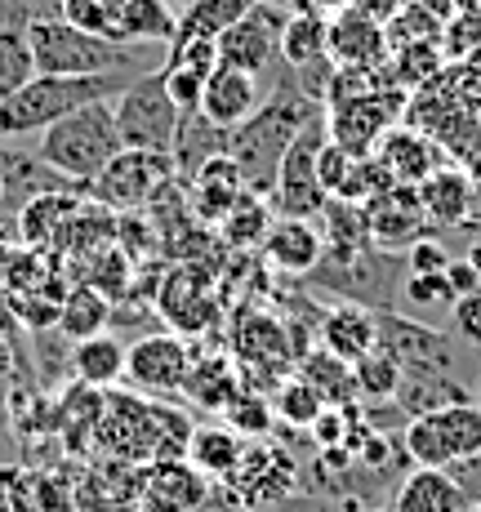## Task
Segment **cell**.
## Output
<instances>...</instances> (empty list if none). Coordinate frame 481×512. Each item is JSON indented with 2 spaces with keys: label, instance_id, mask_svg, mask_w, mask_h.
<instances>
[{
  "label": "cell",
  "instance_id": "14",
  "mask_svg": "<svg viewBox=\"0 0 481 512\" xmlns=\"http://www.w3.org/2000/svg\"><path fill=\"white\" fill-rule=\"evenodd\" d=\"M392 54L384 18L348 5L330 18V58L335 67H384Z\"/></svg>",
  "mask_w": 481,
  "mask_h": 512
},
{
  "label": "cell",
  "instance_id": "29",
  "mask_svg": "<svg viewBox=\"0 0 481 512\" xmlns=\"http://www.w3.org/2000/svg\"><path fill=\"white\" fill-rule=\"evenodd\" d=\"M103 330H112V299L103 290H94V285H76L63 299V312H58V334L81 343Z\"/></svg>",
  "mask_w": 481,
  "mask_h": 512
},
{
  "label": "cell",
  "instance_id": "16",
  "mask_svg": "<svg viewBox=\"0 0 481 512\" xmlns=\"http://www.w3.org/2000/svg\"><path fill=\"white\" fill-rule=\"evenodd\" d=\"M156 317L165 321L174 334L192 339V334H205L214 321V299H210V281L196 277L192 268H174L165 277L161 294H156Z\"/></svg>",
  "mask_w": 481,
  "mask_h": 512
},
{
  "label": "cell",
  "instance_id": "48",
  "mask_svg": "<svg viewBox=\"0 0 481 512\" xmlns=\"http://www.w3.org/2000/svg\"><path fill=\"white\" fill-rule=\"evenodd\" d=\"M446 281H450V290H455V299H464V294H477L481 290V281H477V272H473V263H468V259H450Z\"/></svg>",
  "mask_w": 481,
  "mask_h": 512
},
{
  "label": "cell",
  "instance_id": "15",
  "mask_svg": "<svg viewBox=\"0 0 481 512\" xmlns=\"http://www.w3.org/2000/svg\"><path fill=\"white\" fill-rule=\"evenodd\" d=\"M268 98L263 81L254 72H241V67H228L219 63L205 81V94H201V116L223 130H237L241 121H250L259 112V103Z\"/></svg>",
  "mask_w": 481,
  "mask_h": 512
},
{
  "label": "cell",
  "instance_id": "50",
  "mask_svg": "<svg viewBox=\"0 0 481 512\" xmlns=\"http://www.w3.org/2000/svg\"><path fill=\"white\" fill-rule=\"evenodd\" d=\"M419 9H428V14L437 18V23H450V18L459 14V9H468L473 5V0H415Z\"/></svg>",
  "mask_w": 481,
  "mask_h": 512
},
{
  "label": "cell",
  "instance_id": "33",
  "mask_svg": "<svg viewBox=\"0 0 481 512\" xmlns=\"http://www.w3.org/2000/svg\"><path fill=\"white\" fill-rule=\"evenodd\" d=\"M326 392L317 388L312 379H303V374H294L277 388V397H272V415L281 423H290V428H312L321 415H326Z\"/></svg>",
  "mask_w": 481,
  "mask_h": 512
},
{
  "label": "cell",
  "instance_id": "37",
  "mask_svg": "<svg viewBox=\"0 0 481 512\" xmlns=\"http://www.w3.org/2000/svg\"><path fill=\"white\" fill-rule=\"evenodd\" d=\"M36 76V58H32V41L27 32H14V27H0V103L14 98L27 81Z\"/></svg>",
  "mask_w": 481,
  "mask_h": 512
},
{
  "label": "cell",
  "instance_id": "6",
  "mask_svg": "<svg viewBox=\"0 0 481 512\" xmlns=\"http://www.w3.org/2000/svg\"><path fill=\"white\" fill-rule=\"evenodd\" d=\"M401 446L415 468H455L481 455V401H455L410 419Z\"/></svg>",
  "mask_w": 481,
  "mask_h": 512
},
{
  "label": "cell",
  "instance_id": "27",
  "mask_svg": "<svg viewBox=\"0 0 481 512\" xmlns=\"http://www.w3.org/2000/svg\"><path fill=\"white\" fill-rule=\"evenodd\" d=\"M281 63H286L290 72L335 63V58H330V18L290 14L286 32H281Z\"/></svg>",
  "mask_w": 481,
  "mask_h": 512
},
{
  "label": "cell",
  "instance_id": "54",
  "mask_svg": "<svg viewBox=\"0 0 481 512\" xmlns=\"http://www.w3.org/2000/svg\"><path fill=\"white\" fill-rule=\"evenodd\" d=\"M165 5H170V9H174V14H183V9H192V5H196V0H165Z\"/></svg>",
  "mask_w": 481,
  "mask_h": 512
},
{
  "label": "cell",
  "instance_id": "45",
  "mask_svg": "<svg viewBox=\"0 0 481 512\" xmlns=\"http://www.w3.org/2000/svg\"><path fill=\"white\" fill-rule=\"evenodd\" d=\"M401 263H406V272H446L450 268V250L437 241V232H428V236H419L406 254H401Z\"/></svg>",
  "mask_w": 481,
  "mask_h": 512
},
{
  "label": "cell",
  "instance_id": "1",
  "mask_svg": "<svg viewBox=\"0 0 481 512\" xmlns=\"http://www.w3.org/2000/svg\"><path fill=\"white\" fill-rule=\"evenodd\" d=\"M326 112V103H317L312 94H303V85L294 81V72L286 63H277V81H272L268 98L259 103V112L250 121H241L232 130L228 156L241 165L245 187L259 196H272V183H277L281 156L290 152V143L299 139V130L308 121Z\"/></svg>",
  "mask_w": 481,
  "mask_h": 512
},
{
  "label": "cell",
  "instance_id": "19",
  "mask_svg": "<svg viewBox=\"0 0 481 512\" xmlns=\"http://www.w3.org/2000/svg\"><path fill=\"white\" fill-rule=\"evenodd\" d=\"M85 201H90V196H85L81 187H63V192L32 196V201L14 214L18 245H27V250H45V245H54L67 223L85 210Z\"/></svg>",
  "mask_w": 481,
  "mask_h": 512
},
{
  "label": "cell",
  "instance_id": "44",
  "mask_svg": "<svg viewBox=\"0 0 481 512\" xmlns=\"http://www.w3.org/2000/svg\"><path fill=\"white\" fill-rule=\"evenodd\" d=\"M352 161H357V156L343 152L335 139H326V147H321V156H317V179H321V187H326V196H339V187H343V179H348Z\"/></svg>",
  "mask_w": 481,
  "mask_h": 512
},
{
  "label": "cell",
  "instance_id": "47",
  "mask_svg": "<svg viewBox=\"0 0 481 512\" xmlns=\"http://www.w3.org/2000/svg\"><path fill=\"white\" fill-rule=\"evenodd\" d=\"M446 161H450V165H459V170H464L468 179L481 187V121H477L459 143H450V147H446Z\"/></svg>",
  "mask_w": 481,
  "mask_h": 512
},
{
  "label": "cell",
  "instance_id": "7",
  "mask_svg": "<svg viewBox=\"0 0 481 512\" xmlns=\"http://www.w3.org/2000/svg\"><path fill=\"white\" fill-rule=\"evenodd\" d=\"M116 130H121L125 147L174 156V143H179V130H183V112L170 98V90H165L161 67L134 76V81L116 94Z\"/></svg>",
  "mask_w": 481,
  "mask_h": 512
},
{
  "label": "cell",
  "instance_id": "11",
  "mask_svg": "<svg viewBox=\"0 0 481 512\" xmlns=\"http://www.w3.org/2000/svg\"><path fill=\"white\" fill-rule=\"evenodd\" d=\"M294 9L286 0H254L250 14L237 18L228 32L219 36V63L254 72L263 81L268 72H277L281 63V32H286Z\"/></svg>",
  "mask_w": 481,
  "mask_h": 512
},
{
  "label": "cell",
  "instance_id": "4",
  "mask_svg": "<svg viewBox=\"0 0 481 512\" xmlns=\"http://www.w3.org/2000/svg\"><path fill=\"white\" fill-rule=\"evenodd\" d=\"M116 152H125L121 130H116V98H103V103H90L81 112L63 116L36 143V156L76 187L90 183Z\"/></svg>",
  "mask_w": 481,
  "mask_h": 512
},
{
  "label": "cell",
  "instance_id": "5",
  "mask_svg": "<svg viewBox=\"0 0 481 512\" xmlns=\"http://www.w3.org/2000/svg\"><path fill=\"white\" fill-rule=\"evenodd\" d=\"M63 18L116 45H170L179 27L165 0H63Z\"/></svg>",
  "mask_w": 481,
  "mask_h": 512
},
{
  "label": "cell",
  "instance_id": "31",
  "mask_svg": "<svg viewBox=\"0 0 481 512\" xmlns=\"http://www.w3.org/2000/svg\"><path fill=\"white\" fill-rule=\"evenodd\" d=\"M237 392V374L223 357H196L188 383H183V397H192L201 410H219V415L237 401Z\"/></svg>",
  "mask_w": 481,
  "mask_h": 512
},
{
  "label": "cell",
  "instance_id": "26",
  "mask_svg": "<svg viewBox=\"0 0 481 512\" xmlns=\"http://www.w3.org/2000/svg\"><path fill=\"white\" fill-rule=\"evenodd\" d=\"M188 464L205 477H237L245 464V441L232 423H196L188 437Z\"/></svg>",
  "mask_w": 481,
  "mask_h": 512
},
{
  "label": "cell",
  "instance_id": "36",
  "mask_svg": "<svg viewBox=\"0 0 481 512\" xmlns=\"http://www.w3.org/2000/svg\"><path fill=\"white\" fill-rule=\"evenodd\" d=\"M250 5L254 0H196L192 9L179 14V27H174V32H192V36H210V41H219L237 18L250 14Z\"/></svg>",
  "mask_w": 481,
  "mask_h": 512
},
{
  "label": "cell",
  "instance_id": "24",
  "mask_svg": "<svg viewBox=\"0 0 481 512\" xmlns=\"http://www.w3.org/2000/svg\"><path fill=\"white\" fill-rule=\"evenodd\" d=\"M125 361H130V343L121 334L103 330L94 339H81L72 348V374L85 383L90 392H107L125 379Z\"/></svg>",
  "mask_w": 481,
  "mask_h": 512
},
{
  "label": "cell",
  "instance_id": "3",
  "mask_svg": "<svg viewBox=\"0 0 481 512\" xmlns=\"http://www.w3.org/2000/svg\"><path fill=\"white\" fill-rule=\"evenodd\" d=\"M130 81H134L130 72H107V76H45V72H36L14 98L0 103V143L45 134L49 125H58L63 116L81 112V107H90V103H103V98H116Z\"/></svg>",
  "mask_w": 481,
  "mask_h": 512
},
{
  "label": "cell",
  "instance_id": "17",
  "mask_svg": "<svg viewBox=\"0 0 481 512\" xmlns=\"http://www.w3.org/2000/svg\"><path fill=\"white\" fill-rule=\"evenodd\" d=\"M259 250L263 263L272 272H281V277H308L326 259V236L312 219H277Z\"/></svg>",
  "mask_w": 481,
  "mask_h": 512
},
{
  "label": "cell",
  "instance_id": "57",
  "mask_svg": "<svg viewBox=\"0 0 481 512\" xmlns=\"http://www.w3.org/2000/svg\"><path fill=\"white\" fill-rule=\"evenodd\" d=\"M473 5H477V14H481V0H473Z\"/></svg>",
  "mask_w": 481,
  "mask_h": 512
},
{
  "label": "cell",
  "instance_id": "34",
  "mask_svg": "<svg viewBox=\"0 0 481 512\" xmlns=\"http://www.w3.org/2000/svg\"><path fill=\"white\" fill-rule=\"evenodd\" d=\"M303 379H312L321 392H326V401L330 406H352L357 401V374H352L348 361H339L335 352H326V348H317V352H308L303 357V366H299Z\"/></svg>",
  "mask_w": 481,
  "mask_h": 512
},
{
  "label": "cell",
  "instance_id": "32",
  "mask_svg": "<svg viewBox=\"0 0 481 512\" xmlns=\"http://www.w3.org/2000/svg\"><path fill=\"white\" fill-rule=\"evenodd\" d=\"M268 196H259V192H245L237 205H232L228 214L219 219V232H223V241L228 245H237V250H254V245H263L268 241V232H272V210H268Z\"/></svg>",
  "mask_w": 481,
  "mask_h": 512
},
{
  "label": "cell",
  "instance_id": "43",
  "mask_svg": "<svg viewBox=\"0 0 481 512\" xmlns=\"http://www.w3.org/2000/svg\"><path fill=\"white\" fill-rule=\"evenodd\" d=\"M446 81L450 90L464 98V107H473L481 116V54L464 58V63H446Z\"/></svg>",
  "mask_w": 481,
  "mask_h": 512
},
{
  "label": "cell",
  "instance_id": "53",
  "mask_svg": "<svg viewBox=\"0 0 481 512\" xmlns=\"http://www.w3.org/2000/svg\"><path fill=\"white\" fill-rule=\"evenodd\" d=\"M468 263H473V272H477V281H481V236L468 245Z\"/></svg>",
  "mask_w": 481,
  "mask_h": 512
},
{
  "label": "cell",
  "instance_id": "2",
  "mask_svg": "<svg viewBox=\"0 0 481 512\" xmlns=\"http://www.w3.org/2000/svg\"><path fill=\"white\" fill-rule=\"evenodd\" d=\"M27 41H32L36 72H45V76H107V72L143 76L165 63V58H156L152 45L103 41V36L85 32V27H72L67 18L36 23L32 32H27Z\"/></svg>",
  "mask_w": 481,
  "mask_h": 512
},
{
  "label": "cell",
  "instance_id": "30",
  "mask_svg": "<svg viewBox=\"0 0 481 512\" xmlns=\"http://www.w3.org/2000/svg\"><path fill=\"white\" fill-rule=\"evenodd\" d=\"M401 406L406 419H419L428 410H441V406H455V401H473L464 392V383H455L450 374H401V388L392 397Z\"/></svg>",
  "mask_w": 481,
  "mask_h": 512
},
{
  "label": "cell",
  "instance_id": "40",
  "mask_svg": "<svg viewBox=\"0 0 481 512\" xmlns=\"http://www.w3.org/2000/svg\"><path fill=\"white\" fill-rule=\"evenodd\" d=\"M401 299H406L415 312H450L455 308V290H450L446 272H406Z\"/></svg>",
  "mask_w": 481,
  "mask_h": 512
},
{
  "label": "cell",
  "instance_id": "18",
  "mask_svg": "<svg viewBox=\"0 0 481 512\" xmlns=\"http://www.w3.org/2000/svg\"><path fill=\"white\" fill-rule=\"evenodd\" d=\"M375 156H379V165L392 174V183H401V187H419L437 165H446V152L406 121H397L384 139L375 143Z\"/></svg>",
  "mask_w": 481,
  "mask_h": 512
},
{
  "label": "cell",
  "instance_id": "13",
  "mask_svg": "<svg viewBox=\"0 0 481 512\" xmlns=\"http://www.w3.org/2000/svg\"><path fill=\"white\" fill-rule=\"evenodd\" d=\"M361 219H366L370 241L388 254H406L419 236L433 232L424 219V205H419V192L415 187H401V183L388 187L384 196H375L370 205H361Z\"/></svg>",
  "mask_w": 481,
  "mask_h": 512
},
{
  "label": "cell",
  "instance_id": "9",
  "mask_svg": "<svg viewBox=\"0 0 481 512\" xmlns=\"http://www.w3.org/2000/svg\"><path fill=\"white\" fill-rule=\"evenodd\" d=\"M330 130H326V112L317 121H308L299 130V139L290 143V152L281 156V170H277V183H272V196L268 201L281 210V219H317L326 210V187L317 179V156L326 147Z\"/></svg>",
  "mask_w": 481,
  "mask_h": 512
},
{
  "label": "cell",
  "instance_id": "58",
  "mask_svg": "<svg viewBox=\"0 0 481 512\" xmlns=\"http://www.w3.org/2000/svg\"><path fill=\"white\" fill-rule=\"evenodd\" d=\"M286 5H290V0H286Z\"/></svg>",
  "mask_w": 481,
  "mask_h": 512
},
{
  "label": "cell",
  "instance_id": "51",
  "mask_svg": "<svg viewBox=\"0 0 481 512\" xmlns=\"http://www.w3.org/2000/svg\"><path fill=\"white\" fill-rule=\"evenodd\" d=\"M348 5L366 9V14H375V18H384V23H388V18H392V14H397V9H401V5H406V0H348Z\"/></svg>",
  "mask_w": 481,
  "mask_h": 512
},
{
  "label": "cell",
  "instance_id": "49",
  "mask_svg": "<svg viewBox=\"0 0 481 512\" xmlns=\"http://www.w3.org/2000/svg\"><path fill=\"white\" fill-rule=\"evenodd\" d=\"M294 14H312V18H335L339 9H348V0H290Z\"/></svg>",
  "mask_w": 481,
  "mask_h": 512
},
{
  "label": "cell",
  "instance_id": "42",
  "mask_svg": "<svg viewBox=\"0 0 481 512\" xmlns=\"http://www.w3.org/2000/svg\"><path fill=\"white\" fill-rule=\"evenodd\" d=\"M223 419L232 423L237 432H250V437H263V432L272 428V406L268 401H259V397H245V392H237V401H232L228 410H223Z\"/></svg>",
  "mask_w": 481,
  "mask_h": 512
},
{
  "label": "cell",
  "instance_id": "12",
  "mask_svg": "<svg viewBox=\"0 0 481 512\" xmlns=\"http://www.w3.org/2000/svg\"><path fill=\"white\" fill-rule=\"evenodd\" d=\"M192 343L174 330H152L130 343V361H125V379L134 383L139 397H179L183 383L192 374Z\"/></svg>",
  "mask_w": 481,
  "mask_h": 512
},
{
  "label": "cell",
  "instance_id": "20",
  "mask_svg": "<svg viewBox=\"0 0 481 512\" xmlns=\"http://www.w3.org/2000/svg\"><path fill=\"white\" fill-rule=\"evenodd\" d=\"M419 192V205H424V219L428 228H464L468 223V210H473V196H477V183L468 179L459 165H437L424 183L415 187Z\"/></svg>",
  "mask_w": 481,
  "mask_h": 512
},
{
  "label": "cell",
  "instance_id": "10",
  "mask_svg": "<svg viewBox=\"0 0 481 512\" xmlns=\"http://www.w3.org/2000/svg\"><path fill=\"white\" fill-rule=\"evenodd\" d=\"M406 90H370V94H343L326 103V130L343 152L370 156L375 143L397 125V116L406 112Z\"/></svg>",
  "mask_w": 481,
  "mask_h": 512
},
{
  "label": "cell",
  "instance_id": "38",
  "mask_svg": "<svg viewBox=\"0 0 481 512\" xmlns=\"http://www.w3.org/2000/svg\"><path fill=\"white\" fill-rule=\"evenodd\" d=\"M352 374H357V397L361 401H388V397H397V388H401V366L388 357L384 348H375L370 357H361L357 366H352Z\"/></svg>",
  "mask_w": 481,
  "mask_h": 512
},
{
  "label": "cell",
  "instance_id": "22",
  "mask_svg": "<svg viewBox=\"0 0 481 512\" xmlns=\"http://www.w3.org/2000/svg\"><path fill=\"white\" fill-rule=\"evenodd\" d=\"M477 499L446 468H415L397 486L392 512H468Z\"/></svg>",
  "mask_w": 481,
  "mask_h": 512
},
{
  "label": "cell",
  "instance_id": "23",
  "mask_svg": "<svg viewBox=\"0 0 481 512\" xmlns=\"http://www.w3.org/2000/svg\"><path fill=\"white\" fill-rule=\"evenodd\" d=\"M245 192H250V187H245V174L232 156H214V161H205L201 170L192 174V210L210 223H219Z\"/></svg>",
  "mask_w": 481,
  "mask_h": 512
},
{
  "label": "cell",
  "instance_id": "52",
  "mask_svg": "<svg viewBox=\"0 0 481 512\" xmlns=\"http://www.w3.org/2000/svg\"><path fill=\"white\" fill-rule=\"evenodd\" d=\"M14 250H18V228L5 219V214H0V268H5V259H9Z\"/></svg>",
  "mask_w": 481,
  "mask_h": 512
},
{
  "label": "cell",
  "instance_id": "28",
  "mask_svg": "<svg viewBox=\"0 0 481 512\" xmlns=\"http://www.w3.org/2000/svg\"><path fill=\"white\" fill-rule=\"evenodd\" d=\"M228 143H232V130L205 121L201 112L183 116L179 143H174V170H179L183 179H192V174L201 170L205 161H214V156H228Z\"/></svg>",
  "mask_w": 481,
  "mask_h": 512
},
{
  "label": "cell",
  "instance_id": "8",
  "mask_svg": "<svg viewBox=\"0 0 481 512\" xmlns=\"http://www.w3.org/2000/svg\"><path fill=\"white\" fill-rule=\"evenodd\" d=\"M170 179H174V156L125 147V152H116L81 192L112 214H134V210H143V205H152Z\"/></svg>",
  "mask_w": 481,
  "mask_h": 512
},
{
  "label": "cell",
  "instance_id": "21",
  "mask_svg": "<svg viewBox=\"0 0 481 512\" xmlns=\"http://www.w3.org/2000/svg\"><path fill=\"white\" fill-rule=\"evenodd\" d=\"M321 348L335 352L348 366H357L361 357H370L379 348V312L366 308V303L326 308V317H321Z\"/></svg>",
  "mask_w": 481,
  "mask_h": 512
},
{
  "label": "cell",
  "instance_id": "25",
  "mask_svg": "<svg viewBox=\"0 0 481 512\" xmlns=\"http://www.w3.org/2000/svg\"><path fill=\"white\" fill-rule=\"evenodd\" d=\"M147 504L156 512H196L205 504V472L188 459H161L147 477Z\"/></svg>",
  "mask_w": 481,
  "mask_h": 512
},
{
  "label": "cell",
  "instance_id": "55",
  "mask_svg": "<svg viewBox=\"0 0 481 512\" xmlns=\"http://www.w3.org/2000/svg\"><path fill=\"white\" fill-rule=\"evenodd\" d=\"M0 205H5V183H0Z\"/></svg>",
  "mask_w": 481,
  "mask_h": 512
},
{
  "label": "cell",
  "instance_id": "35",
  "mask_svg": "<svg viewBox=\"0 0 481 512\" xmlns=\"http://www.w3.org/2000/svg\"><path fill=\"white\" fill-rule=\"evenodd\" d=\"M237 352L241 357H250V361H259V366H272V361H286V352H290V339H286V326L281 321H272V317H245L241 321V330H237Z\"/></svg>",
  "mask_w": 481,
  "mask_h": 512
},
{
  "label": "cell",
  "instance_id": "46",
  "mask_svg": "<svg viewBox=\"0 0 481 512\" xmlns=\"http://www.w3.org/2000/svg\"><path fill=\"white\" fill-rule=\"evenodd\" d=\"M450 326H455V334L468 343V348H481V290L455 299V308H450Z\"/></svg>",
  "mask_w": 481,
  "mask_h": 512
},
{
  "label": "cell",
  "instance_id": "41",
  "mask_svg": "<svg viewBox=\"0 0 481 512\" xmlns=\"http://www.w3.org/2000/svg\"><path fill=\"white\" fill-rule=\"evenodd\" d=\"M63 18V0H0V27L32 32L36 23Z\"/></svg>",
  "mask_w": 481,
  "mask_h": 512
},
{
  "label": "cell",
  "instance_id": "39",
  "mask_svg": "<svg viewBox=\"0 0 481 512\" xmlns=\"http://www.w3.org/2000/svg\"><path fill=\"white\" fill-rule=\"evenodd\" d=\"M437 45H441V54H446V63H464V58L481 54V14H477V5L459 9L450 23H441Z\"/></svg>",
  "mask_w": 481,
  "mask_h": 512
},
{
  "label": "cell",
  "instance_id": "56",
  "mask_svg": "<svg viewBox=\"0 0 481 512\" xmlns=\"http://www.w3.org/2000/svg\"><path fill=\"white\" fill-rule=\"evenodd\" d=\"M468 512H481V504H473V508H468Z\"/></svg>",
  "mask_w": 481,
  "mask_h": 512
}]
</instances>
